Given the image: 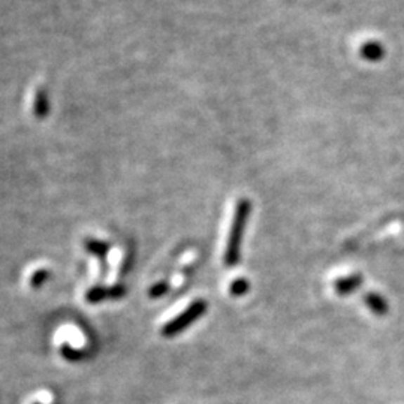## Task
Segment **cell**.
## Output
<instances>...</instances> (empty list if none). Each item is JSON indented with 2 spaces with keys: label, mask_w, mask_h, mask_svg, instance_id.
I'll return each mask as SVG.
<instances>
[{
  "label": "cell",
  "mask_w": 404,
  "mask_h": 404,
  "mask_svg": "<svg viewBox=\"0 0 404 404\" xmlns=\"http://www.w3.org/2000/svg\"><path fill=\"white\" fill-rule=\"evenodd\" d=\"M205 310H207V304L204 301L193 303L186 311H184L181 316H178L177 319L168 323L164 330V334L165 336H172V334H177V332L183 331L184 328H188L192 322H195L196 319H200L204 315Z\"/></svg>",
  "instance_id": "7a4b0ae2"
},
{
  "label": "cell",
  "mask_w": 404,
  "mask_h": 404,
  "mask_svg": "<svg viewBox=\"0 0 404 404\" xmlns=\"http://www.w3.org/2000/svg\"><path fill=\"white\" fill-rule=\"evenodd\" d=\"M48 108H50V103L47 99V93L42 89L37 90V93H34V99H33V112L37 117L42 119L45 115L48 114Z\"/></svg>",
  "instance_id": "5b68a950"
},
{
  "label": "cell",
  "mask_w": 404,
  "mask_h": 404,
  "mask_svg": "<svg viewBox=\"0 0 404 404\" xmlns=\"http://www.w3.org/2000/svg\"><path fill=\"white\" fill-rule=\"evenodd\" d=\"M365 304L377 316H385L389 310L386 299L376 292H368L365 295Z\"/></svg>",
  "instance_id": "277c9868"
},
{
  "label": "cell",
  "mask_w": 404,
  "mask_h": 404,
  "mask_svg": "<svg viewBox=\"0 0 404 404\" xmlns=\"http://www.w3.org/2000/svg\"><path fill=\"white\" fill-rule=\"evenodd\" d=\"M249 287H250V285L246 279H238L233 285H230V294L235 295V297H241V295L247 294Z\"/></svg>",
  "instance_id": "52a82bcc"
},
{
  "label": "cell",
  "mask_w": 404,
  "mask_h": 404,
  "mask_svg": "<svg viewBox=\"0 0 404 404\" xmlns=\"http://www.w3.org/2000/svg\"><path fill=\"white\" fill-rule=\"evenodd\" d=\"M363 283L364 280L360 274L340 277V279L334 282V291H336L339 295H349V294H353Z\"/></svg>",
  "instance_id": "3957f363"
},
{
  "label": "cell",
  "mask_w": 404,
  "mask_h": 404,
  "mask_svg": "<svg viewBox=\"0 0 404 404\" xmlns=\"http://www.w3.org/2000/svg\"><path fill=\"white\" fill-rule=\"evenodd\" d=\"M249 214H250V202L247 200H241L237 204L234 222H233V226H230V233H229L226 252H225V263L228 265V267H234V265L240 261L241 242H242V237H245V229L247 225Z\"/></svg>",
  "instance_id": "6da1fadb"
},
{
  "label": "cell",
  "mask_w": 404,
  "mask_h": 404,
  "mask_svg": "<svg viewBox=\"0 0 404 404\" xmlns=\"http://www.w3.org/2000/svg\"><path fill=\"white\" fill-rule=\"evenodd\" d=\"M361 54L364 56V59L376 62L384 57V48L377 42H368L361 48Z\"/></svg>",
  "instance_id": "8992f818"
}]
</instances>
